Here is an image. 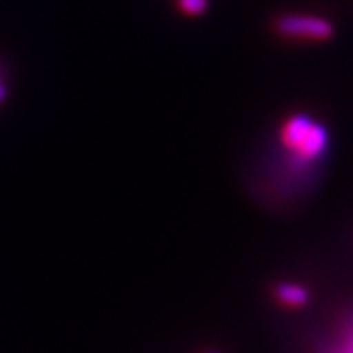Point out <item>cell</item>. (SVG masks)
I'll return each mask as SVG.
<instances>
[{
  "mask_svg": "<svg viewBox=\"0 0 353 353\" xmlns=\"http://www.w3.org/2000/svg\"><path fill=\"white\" fill-rule=\"evenodd\" d=\"M274 298L278 299L279 305L288 308H301L305 307L310 299V292L307 287L292 281H281L274 287Z\"/></svg>",
  "mask_w": 353,
  "mask_h": 353,
  "instance_id": "3",
  "label": "cell"
},
{
  "mask_svg": "<svg viewBox=\"0 0 353 353\" xmlns=\"http://www.w3.org/2000/svg\"><path fill=\"white\" fill-rule=\"evenodd\" d=\"M274 28L281 37L294 40L323 42L334 34V26L317 14H283L276 20Z\"/></svg>",
  "mask_w": 353,
  "mask_h": 353,
  "instance_id": "2",
  "label": "cell"
},
{
  "mask_svg": "<svg viewBox=\"0 0 353 353\" xmlns=\"http://www.w3.org/2000/svg\"><path fill=\"white\" fill-rule=\"evenodd\" d=\"M6 96H8V87H6L4 79H2V76H0V103L4 101Z\"/></svg>",
  "mask_w": 353,
  "mask_h": 353,
  "instance_id": "5",
  "label": "cell"
},
{
  "mask_svg": "<svg viewBox=\"0 0 353 353\" xmlns=\"http://www.w3.org/2000/svg\"><path fill=\"white\" fill-rule=\"evenodd\" d=\"M210 353H216V352H210Z\"/></svg>",
  "mask_w": 353,
  "mask_h": 353,
  "instance_id": "7",
  "label": "cell"
},
{
  "mask_svg": "<svg viewBox=\"0 0 353 353\" xmlns=\"http://www.w3.org/2000/svg\"><path fill=\"white\" fill-rule=\"evenodd\" d=\"M208 4L210 0H176V6L182 13L191 14V17H196V14H202L208 10Z\"/></svg>",
  "mask_w": 353,
  "mask_h": 353,
  "instance_id": "4",
  "label": "cell"
},
{
  "mask_svg": "<svg viewBox=\"0 0 353 353\" xmlns=\"http://www.w3.org/2000/svg\"><path fill=\"white\" fill-rule=\"evenodd\" d=\"M341 353H353V337L348 341V344L344 346V350Z\"/></svg>",
  "mask_w": 353,
  "mask_h": 353,
  "instance_id": "6",
  "label": "cell"
},
{
  "mask_svg": "<svg viewBox=\"0 0 353 353\" xmlns=\"http://www.w3.org/2000/svg\"><path fill=\"white\" fill-rule=\"evenodd\" d=\"M279 143L299 164L319 161L328 148V130L307 114H294L279 126Z\"/></svg>",
  "mask_w": 353,
  "mask_h": 353,
  "instance_id": "1",
  "label": "cell"
}]
</instances>
